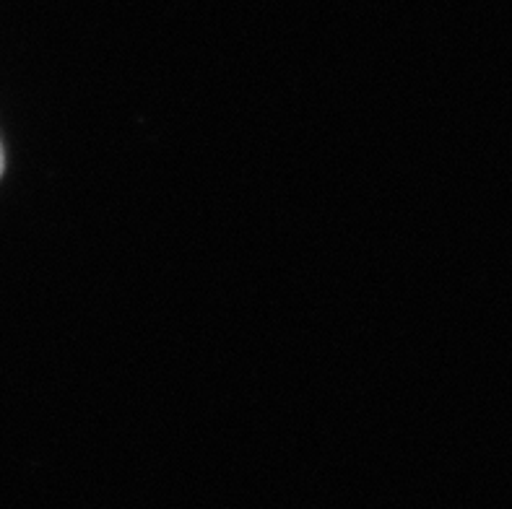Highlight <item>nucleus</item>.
Here are the masks:
<instances>
[{
  "instance_id": "f257e3e1",
  "label": "nucleus",
  "mask_w": 512,
  "mask_h": 509,
  "mask_svg": "<svg viewBox=\"0 0 512 509\" xmlns=\"http://www.w3.org/2000/svg\"><path fill=\"white\" fill-rule=\"evenodd\" d=\"M0 169H3V159H0Z\"/></svg>"
}]
</instances>
